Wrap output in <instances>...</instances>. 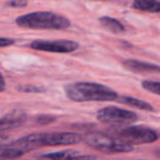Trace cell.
<instances>
[{
    "instance_id": "obj_3",
    "label": "cell",
    "mask_w": 160,
    "mask_h": 160,
    "mask_svg": "<svg viewBox=\"0 0 160 160\" xmlns=\"http://www.w3.org/2000/svg\"><path fill=\"white\" fill-rule=\"evenodd\" d=\"M15 22L20 28L32 30H65L71 25L69 19L51 11H37L21 15Z\"/></svg>"
},
{
    "instance_id": "obj_5",
    "label": "cell",
    "mask_w": 160,
    "mask_h": 160,
    "mask_svg": "<svg viewBox=\"0 0 160 160\" xmlns=\"http://www.w3.org/2000/svg\"><path fill=\"white\" fill-rule=\"evenodd\" d=\"M118 138L130 145L155 143L159 138L158 133L155 130L145 127H128L119 131Z\"/></svg>"
},
{
    "instance_id": "obj_17",
    "label": "cell",
    "mask_w": 160,
    "mask_h": 160,
    "mask_svg": "<svg viewBox=\"0 0 160 160\" xmlns=\"http://www.w3.org/2000/svg\"><path fill=\"white\" fill-rule=\"evenodd\" d=\"M65 160H96V156L94 155H74Z\"/></svg>"
},
{
    "instance_id": "obj_2",
    "label": "cell",
    "mask_w": 160,
    "mask_h": 160,
    "mask_svg": "<svg viewBox=\"0 0 160 160\" xmlns=\"http://www.w3.org/2000/svg\"><path fill=\"white\" fill-rule=\"evenodd\" d=\"M65 95L68 98L75 102L84 101H111L119 98L118 94L113 89L89 82L72 83L64 87Z\"/></svg>"
},
{
    "instance_id": "obj_16",
    "label": "cell",
    "mask_w": 160,
    "mask_h": 160,
    "mask_svg": "<svg viewBox=\"0 0 160 160\" xmlns=\"http://www.w3.org/2000/svg\"><path fill=\"white\" fill-rule=\"evenodd\" d=\"M56 120H57L56 117L50 116V114H42V116H38L37 118H36V122L42 125L50 124V123L55 122Z\"/></svg>"
},
{
    "instance_id": "obj_13",
    "label": "cell",
    "mask_w": 160,
    "mask_h": 160,
    "mask_svg": "<svg viewBox=\"0 0 160 160\" xmlns=\"http://www.w3.org/2000/svg\"><path fill=\"white\" fill-rule=\"evenodd\" d=\"M24 152L15 146L9 144L8 146L3 145L0 147V160H13L23 156Z\"/></svg>"
},
{
    "instance_id": "obj_18",
    "label": "cell",
    "mask_w": 160,
    "mask_h": 160,
    "mask_svg": "<svg viewBox=\"0 0 160 160\" xmlns=\"http://www.w3.org/2000/svg\"><path fill=\"white\" fill-rule=\"evenodd\" d=\"M20 91L25 92V93H42V92H45V89L42 88V87H36V86L28 85V86H24L22 88H20Z\"/></svg>"
},
{
    "instance_id": "obj_21",
    "label": "cell",
    "mask_w": 160,
    "mask_h": 160,
    "mask_svg": "<svg viewBox=\"0 0 160 160\" xmlns=\"http://www.w3.org/2000/svg\"><path fill=\"white\" fill-rule=\"evenodd\" d=\"M8 141H9V135L0 134V147H1V146H3Z\"/></svg>"
},
{
    "instance_id": "obj_20",
    "label": "cell",
    "mask_w": 160,
    "mask_h": 160,
    "mask_svg": "<svg viewBox=\"0 0 160 160\" xmlns=\"http://www.w3.org/2000/svg\"><path fill=\"white\" fill-rule=\"evenodd\" d=\"M13 44H14V40H13V39H10V38L0 37V48H2V47L12 46Z\"/></svg>"
},
{
    "instance_id": "obj_19",
    "label": "cell",
    "mask_w": 160,
    "mask_h": 160,
    "mask_svg": "<svg viewBox=\"0 0 160 160\" xmlns=\"http://www.w3.org/2000/svg\"><path fill=\"white\" fill-rule=\"evenodd\" d=\"M28 4V0H10L8 6L10 7H25Z\"/></svg>"
},
{
    "instance_id": "obj_7",
    "label": "cell",
    "mask_w": 160,
    "mask_h": 160,
    "mask_svg": "<svg viewBox=\"0 0 160 160\" xmlns=\"http://www.w3.org/2000/svg\"><path fill=\"white\" fill-rule=\"evenodd\" d=\"M30 48L39 51H47V52L69 53L73 52L78 48V42L67 39L34 40L30 44Z\"/></svg>"
},
{
    "instance_id": "obj_14",
    "label": "cell",
    "mask_w": 160,
    "mask_h": 160,
    "mask_svg": "<svg viewBox=\"0 0 160 160\" xmlns=\"http://www.w3.org/2000/svg\"><path fill=\"white\" fill-rule=\"evenodd\" d=\"M78 154V152L73 149H65V150H60V152H47V154L40 155V158L42 159H49V160H65L70 158L71 156Z\"/></svg>"
},
{
    "instance_id": "obj_8",
    "label": "cell",
    "mask_w": 160,
    "mask_h": 160,
    "mask_svg": "<svg viewBox=\"0 0 160 160\" xmlns=\"http://www.w3.org/2000/svg\"><path fill=\"white\" fill-rule=\"evenodd\" d=\"M26 113L21 110H13L9 112L0 119V133L23 125L26 122Z\"/></svg>"
},
{
    "instance_id": "obj_11",
    "label": "cell",
    "mask_w": 160,
    "mask_h": 160,
    "mask_svg": "<svg viewBox=\"0 0 160 160\" xmlns=\"http://www.w3.org/2000/svg\"><path fill=\"white\" fill-rule=\"evenodd\" d=\"M119 99V102L124 103L127 106L130 107L136 108V109H141V110H145V111H154V107H152L150 103H148L147 101L141 100V99L134 98V97H130V96H122Z\"/></svg>"
},
{
    "instance_id": "obj_15",
    "label": "cell",
    "mask_w": 160,
    "mask_h": 160,
    "mask_svg": "<svg viewBox=\"0 0 160 160\" xmlns=\"http://www.w3.org/2000/svg\"><path fill=\"white\" fill-rule=\"evenodd\" d=\"M142 86H143V88L146 89V91L160 96V82H155V81H144V82L142 83Z\"/></svg>"
},
{
    "instance_id": "obj_10",
    "label": "cell",
    "mask_w": 160,
    "mask_h": 160,
    "mask_svg": "<svg viewBox=\"0 0 160 160\" xmlns=\"http://www.w3.org/2000/svg\"><path fill=\"white\" fill-rule=\"evenodd\" d=\"M133 8L144 12H160V0H134Z\"/></svg>"
},
{
    "instance_id": "obj_4",
    "label": "cell",
    "mask_w": 160,
    "mask_h": 160,
    "mask_svg": "<svg viewBox=\"0 0 160 160\" xmlns=\"http://www.w3.org/2000/svg\"><path fill=\"white\" fill-rule=\"evenodd\" d=\"M84 142L94 149L105 154H116V152H128L134 150V146L122 142L121 139L113 138L105 133L92 132L85 135Z\"/></svg>"
},
{
    "instance_id": "obj_6",
    "label": "cell",
    "mask_w": 160,
    "mask_h": 160,
    "mask_svg": "<svg viewBox=\"0 0 160 160\" xmlns=\"http://www.w3.org/2000/svg\"><path fill=\"white\" fill-rule=\"evenodd\" d=\"M96 118L98 121L107 124H128L137 120V114L130 110L109 106L98 110Z\"/></svg>"
},
{
    "instance_id": "obj_1",
    "label": "cell",
    "mask_w": 160,
    "mask_h": 160,
    "mask_svg": "<svg viewBox=\"0 0 160 160\" xmlns=\"http://www.w3.org/2000/svg\"><path fill=\"white\" fill-rule=\"evenodd\" d=\"M83 137L73 132H52V133H33L12 142L17 147L24 152H28L42 146H59L78 144Z\"/></svg>"
},
{
    "instance_id": "obj_23",
    "label": "cell",
    "mask_w": 160,
    "mask_h": 160,
    "mask_svg": "<svg viewBox=\"0 0 160 160\" xmlns=\"http://www.w3.org/2000/svg\"><path fill=\"white\" fill-rule=\"evenodd\" d=\"M156 152H157V155H158V156H160V148H158V149L156 150Z\"/></svg>"
},
{
    "instance_id": "obj_9",
    "label": "cell",
    "mask_w": 160,
    "mask_h": 160,
    "mask_svg": "<svg viewBox=\"0 0 160 160\" xmlns=\"http://www.w3.org/2000/svg\"><path fill=\"white\" fill-rule=\"evenodd\" d=\"M123 67L135 73H160V67L138 60H125Z\"/></svg>"
},
{
    "instance_id": "obj_12",
    "label": "cell",
    "mask_w": 160,
    "mask_h": 160,
    "mask_svg": "<svg viewBox=\"0 0 160 160\" xmlns=\"http://www.w3.org/2000/svg\"><path fill=\"white\" fill-rule=\"evenodd\" d=\"M99 22H100V24L106 28V30H108L111 33L120 34L125 31V28H124V26L122 25V23H121L120 21H118L117 19H113V18L101 17V18H99Z\"/></svg>"
},
{
    "instance_id": "obj_22",
    "label": "cell",
    "mask_w": 160,
    "mask_h": 160,
    "mask_svg": "<svg viewBox=\"0 0 160 160\" xmlns=\"http://www.w3.org/2000/svg\"><path fill=\"white\" fill-rule=\"evenodd\" d=\"M6 89V81H4V78L2 76V74L0 73V93L3 92Z\"/></svg>"
}]
</instances>
